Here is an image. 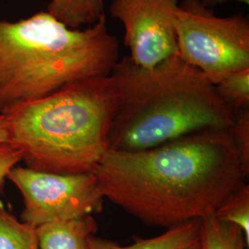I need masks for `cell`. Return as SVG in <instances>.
<instances>
[{
	"label": "cell",
	"mask_w": 249,
	"mask_h": 249,
	"mask_svg": "<svg viewBox=\"0 0 249 249\" xmlns=\"http://www.w3.org/2000/svg\"><path fill=\"white\" fill-rule=\"evenodd\" d=\"M105 198L149 225L200 221L248 177L227 130H205L140 151L108 150L93 171Z\"/></svg>",
	"instance_id": "obj_1"
},
{
	"label": "cell",
	"mask_w": 249,
	"mask_h": 249,
	"mask_svg": "<svg viewBox=\"0 0 249 249\" xmlns=\"http://www.w3.org/2000/svg\"><path fill=\"white\" fill-rule=\"evenodd\" d=\"M111 75L118 100L109 150H145L199 131L228 130L234 121L215 85L178 54L150 69L124 56Z\"/></svg>",
	"instance_id": "obj_2"
},
{
	"label": "cell",
	"mask_w": 249,
	"mask_h": 249,
	"mask_svg": "<svg viewBox=\"0 0 249 249\" xmlns=\"http://www.w3.org/2000/svg\"><path fill=\"white\" fill-rule=\"evenodd\" d=\"M119 43L106 13L72 29L41 11L17 21L0 19V115L79 80L110 76Z\"/></svg>",
	"instance_id": "obj_3"
},
{
	"label": "cell",
	"mask_w": 249,
	"mask_h": 249,
	"mask_svg": "<svg viewBox=\"0 0 249 249\" xmlns=\"http://www.w3.org/2000/svg\"><path fill=\"white\" fill-rule=\"evenodd\" d=\"M118 100L112 75L71 83L5 116L8 142L27 168L60 175L93 173L109 150Z\"/></svg>",
	"instance_id": "obj_4"
},
{
	"label": "cell",
	"mask_w": 249,
	"mask_h": 249,
	"mask_svg": "<svg viewBox=\"0 0 249 249\" xmlns=\"http://www.w3.org/2000/svg\"><path fill=\"white\" fill-rule=\"evenodd\" d=\"M178 55L214 85L249 69V17H219L201 0L179 1L176 15Z\"/></svg>",
	"instance_id": "obj_5"
},
{
	"label": "cell",
	"mask_w": 249,
	"mask_h": 249,
	"mask_svg": "<svg viewBox=\"0 0 249 249\" xmlns=\"http://www.w3.org/2000/svg\"><path fill=\"white\" fill-rule=\"evenodd\" d=\"M7 179L23 200L21 222L38 227L97 213L105 196L94 173L60 175L14 166Z\"/></svg>",
	"instance_id": "obj_6"
},
{
	"label": "cell",
	"mask_w": 249,
	"mask_h": 249,
	"mask_svg": "<svg viewBox=\"0 0 249 249\" xmlns=\"http://www.w3.org/2000/svg\"><path fill=\"white\" fill-rule=\"evenodd\" d=\"M179 0H112V18L124 26L131 61L152 68L178 54L176 15Z\"/></svg>",
	"instance_id": "obj_7"
},
{
	"label": "cell",
	"mask_w": 249,
	"mask_h": 249,
	"mask_svg": "<svg viewBox=\"0 0 249 249\" xmlns=\"http://www.w3.org/2000/svg\"><path fill=\"white\" fill-rule=\"evenodd\" d=\"M97 231L92 215L45 223L36 227L37 249H89V238Z\"/></svg>",
	"instance_id": "obj_8"
},
{
	"label": "cell",
	"mask_w": 249,
	"mask_h": 249,
	"mask_svg": "<svg viewBox=\"0 0 249 249\" xmlns=\"http://www.w3.org/2000/svg\"><path fill=\"white\" fill-rule=\"evenodd\" d=\"M199 237V221L180 224L157 236L138 239L131 245L122 246L114 241L98 237L89 238V249H183Z\"/></svg>",
	"instance_id": "obj_9"
},
{
	"label": "cell",
	"mask_w": 249,
	"mask_h": 249,
	"mask_svg": "<svg viewBox=\"0 0 249 249\" xmlns=\"http://www.w3.org/2000/svg\"><path fill=\"white\" fill-rule=\"evenodd\" d=\"M72 29L90 26L105 14L104 0H50L46 10Z\"/></svg>",
	"instance_id": "obj_10"
},
{
	"label": "cell",
	"mask_w": 249,
	"mask_h": 249,
	"mask_svg": "<svg viewBox=\"0 0 249 249\" xmlns=\"http://www.w3.org/2000/svg\"><path fill=\"white\" fill-rule=\"evenodd\" d=\"M199 244L201 249H248L245 235L231 224L209 216L199 221Z\"/></svg>",
	"instance_id": "obj_11"
},
{
	"label": "cell",
	"mask_w": 249,
	"mask_h": 249,
	"mask_svg": "<svg viewBox=\"0 0 249 249\" xmlns=\"http://www.w3.org/2000/svg\"><path fill=\"white\" fill-rule=\"evenodd\" d=\"M0 249H37L36 227L18 221L0 201Z\"/></svg>",
	"instance_id": "obj_12"
},
{
	"label": "cell",
	"mask_w": 249,
	"mask_h": 249,
	"mask_svg": "<svg viewBox=\"0 0 249 249\" xmlns=\"http://www.w3.org/2000/svg\"><path fill=\"white\" fill-rule=\"evenodd\" d=\"M214 217L231 223L243 231L249 245V186L245 182L235 188L217 208Z\"/></svg>",
	"instance_id": "obj_13"
},
{
	"label": "cell",
	"mask_w": 249,
	"mask_h": 249,
	"mask_svg": "<svg viewBox=\"0 0 249 249\" xmlns=\"http://www.w3.org/2000/svg\"><path fill=\"white\" fill-rule=\"evenodd\" d=\"M215 87L233 113L249 108V69L231 73Z\"/></svg>",
	"instance_id": "obj_14"
},
{
	"label": "cell",
	"mask_w": 249,
	"mask_h": 249,
	"mask_svg": "<svg viewBox=\"0 0 249 249\" xmlns=\"http://www.w3.org/2000/svg\"><path fill=\"white\" fill-rule=\"evenodd\" d=\"M246 176L249 175V108L234 112V121L227 130Z\"/></svg>",
	"instance_id": "obj_15"
},
{
	"label": "cell",
	"mask_w": 249,
	"mask_h": 249,
	"mask_svg": "<svg viewBox=\"0 0 249 249\" xmlns=\"http://www.w3.org/2000/svg\"><path fill=\"white\" fill-rule=\"evenodd\" d=\"M22 160L21 152L9 142L0 143V193H3L9 170Z\"/></svg>",
	"instance_id": "obj_16"
},
{
	"label": "cell",
	"mask_w": 249,
	"mask_h": 249,
	"mask_svg": "<svg viewBox=\"0 0 249 249\" xmlns=\"http://www.w3.org/2000/svg\"><path fill=\"white\" fill-rule=\"evenodd\" d=\"M201 2L207 8L213 9L215 7L221 6L223 4H227L230 2H237V3H242V4H246V5L249 4V0H201Z\"/></svg>",
	"instance_id": "obj_17"
},
{
	"label": "cell",
	"mask_w": 249,
	"mask_h": 249,
	"mask_svg": "<svg viewBox=\"0 0 249 249\" xmlns=\"http://www.w3.org/2000/svg\"><path fill=\"white\" fill-rule=\"evenodd\" d=\"M8 142L7 123L4 115H0V143Z\"/></svg>",
	"instance_id": "obj_18"
},
{
	"label": "cell",
	"mask_w": 249,
	"mask_h": 249,
	"mask_svg": "<svg viewBox=\"0 0 249 249\" xmlns=\"http://www.w3.org/2000/svg\"><path fill=\"white\" fill-rule=\"evenodd\" d=\"M183 249H200V244H199V237H198V239L195 241L194 243H192L191 245L187 246V247L184 248Z\"/></svg>",
	"instance_id": "obj_19"
}]
</instances>
